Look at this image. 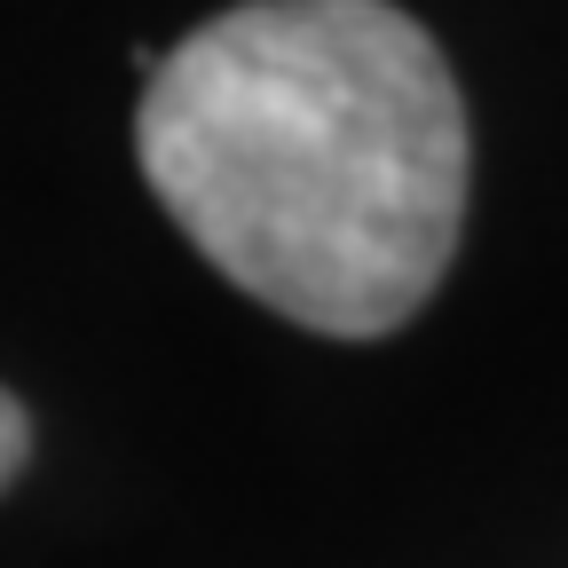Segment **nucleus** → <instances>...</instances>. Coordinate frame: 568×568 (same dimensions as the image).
<instances>
[{
	"label": "nucleus",
	"instance_id": "f257e3e1",
	"mask_svg": "<svg viewBox=\"0 0 568 568\" xmlns=\"http://www.w3.org/2000/svg\"><path fill=\"white\" fill-rule=\"evenodd\" d=\"M142 182L237 293L324 339L426 308L466 222V103L387 0H253L151 63Z\"/></svg>",
	"mask_w": 568,
	"mask_h": 568
},
{
	"label": "nucleus",
	"instance_id": "f03ea898",
	"mask_svg": "<svg viewBox=\"0 0 568 568\" xmlns=\"http://www.w3.org/2000/svg\"><path fill=\"white\" fill-rule=\"evenodd\" d=\"M24 458H32V426H24V403L0 387V489H9L17 474H24Z\"/></svg>",
	"mask_w": 568,
	"mask_h": 568
}]
</instances>
